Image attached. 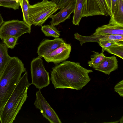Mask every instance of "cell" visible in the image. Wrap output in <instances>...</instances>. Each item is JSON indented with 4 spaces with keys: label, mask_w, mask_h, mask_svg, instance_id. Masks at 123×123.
Returning a JSON list of instances; mask_svg holds the SVG:
<instances>
[{
    "label": "cell",
    "mask_w": 123,
    "mask_h": 123,
    "mask_svg": "<svg viewBox=\"0 0 123 123\" xmlns=\"http://www.w3.org/2000/svg\"><path fill=\"white\" fill-rule=\"evenodd\" d=\"M123 80L118 83L115 86V91L117 92L121 97L123 96Z\"/></svg>",
    "instance_id": "obj_24"
},
{
    "label": "cell",
    "mask_w": 123,
    "mask_h": 123,
    "mask_svg": "<svg viewBox=\"0 0 123 123\" xmlns=\"http://www.w3.org/2000/svg\"><path fill=\"white\" fill-rule=\"evenodd\" d=\"M71 0H60L57 4L59 9H61L65 6Z\"/></svg>",
    "instance_id": "obj_26"
},
{
    "label": "cell",
    "mask_w": 123,
    "mask_h": 123,
    "mask_svg": "<svg viewBox=\"0 0 123 123\" xmlns=\"http://www.w3.org/2000/svg\"><path fill=\"white\" fill-rule=\"evenodd\" d=\"M86 0H76L72 20L73 25H79L82 17V13Z\"/></svg>",
    "instance_id": "obj_16"
},
{
    "label": "cell",
    "mask_w": 123,
    "mask_h": 123,
    "mask_svg": "<svg viewBox=\"0 0 123 123\" xmlns=\"http://www.w3.org/2000/svg\"><path fill=\"white\" fill-rule=\"evenodd\" d=\"M117 42H118L112 40H100L98 43L102 48V52H104L106 49Z\"/></svg>",
    "instance_id": "obj_23"
},
{
    "label": "cell",
    "mask_w": 123,
    "mask_h": 123,
    "mask_svg": "<svg viewBox=\"0 0 123 123\" xmlns=\"http://www.w3.org/2000/svg\"><path fill=\"white\" fill-rule=\"evenodd\" d=\"M11 58L8 54L7 47L0 43V76Z\"/></svg>",
    "instance_id": "obj_17"
},
{
    "label": "cell",
    "mask_w": 123,
    "mask_h": 123,
    "mask_svg": "<svg viewBox=\"0 0 123 123\" xmlns=\"http://www.w3.org/2000/svg\"><path fill=\"white\" fill-rule=\"evenodd\" d=\"M123 41L117 42L113 44L105 51L123 59Z\"/></svg>",
    "instance_id": "obj_18"
},
{
    "label": "cell",
    "mask_w": 123,
    "mask_h": 123,
    "mask_svg": "<svg viewBox=\"0 0 123 123\" xmlns=\"http://www.w3.org/2000/svg\"><path fill=\"white\" fill-rule=\"evenodd\" d=\"M31 30V27L24 21L16 20L4 21L0 28V38L3 40L13 36L18 38L24 34H30Z\"/></svg>",
    "instance_id": "obj_6"
},
{
    "label": "cell",
    "mask_w": 123,
    "mask_h": 123,
    "mask_svg": "<svg viewBox=\"0 0 123 123\" xmlns=\"http://www.w3.org/2000/svg\"><path fill=\"white\" fill-rule=\"evenodd\" d=\"M26 69L21 61L11 57L0 76V111L13 93Z\"/></svg>",
    "instance_id": "obj_2"
},
{
    "label": "cell",
    "mask_w": 123,
    "mask_h": 123,
    "mask_svg": "<svg viewBox=\"0 0 123 123\" xmlns=\"http://www.w3.org/2000/svg\"><path fill=\"white\" fill-rule=\"evenodd\" d=\"M118 62L115 56L107 57L100 63L93 68L109 75L111 72L118 69Z\"/></svg>",
    "instance_id": "obj_13"
},
{
    "label": "cell",
    "mask_w": 123,
    "mask_h": 123,
    "mask_svg": "<svg viewBox=\"0 0 123 123\" xmlns=\"http://www.w3.org/2000/svg\"><path fill=\"white\" fill-rule=\"evenodd\" d=\"M107 57L105 56L103 52L100 53H96L93 57L91 58V60L87 63L89 66L93 68L100 63Z\"/></svg>",
    "instance_id": "obj_21"
},
{
    "label": "cell",
    "mask_w": 123,
    "mask_h": 123,
    "mask_svg": "<svg viewBox=\"0 0 123 123\" xmlns=\"http://www.w3.org/2000/svg\"><path fill=\"white\" fill-rule=\"evenodd\" d=\"M36 96L34 104L36 108L40 110L43 117L51 123H61L56 113L42 94L40 90L36 92Z\"/></svg>",
    "instance_id": "obj_8"
},
{
    "label": "cell",
    "mask_w": 123,
    "mask_h": 123,
    "mask_svg": "<svg viewBox=\"0 0 123 123\" xmlns=\"http://www.w3.org/2000/svg\"><path fill=\"white\" fill-rule=\"evenodd\" d=\"M18 39L14 37L10 36L3 39V43L7 48L12 49L17 44Z\"/></svg>",
    "instance_id": "obj_22"
},
{
    "label": "cell",
    "mask_w": 123,
    "mask_h": 123,
    "mask_svg": "<svg viewBox=\"0 0 123 123\" xmlns=\"http://www.w3.org/2000/svg\"><path fill=\"white\" fill-rule=\"evenodd\" d=\"M116 40L119 42L123 41V35H115Z\"/></svg>",
    "instance_id": "obj_27"
},
{
    "label": "cell",
    "mask_w": 123,
    "mask_h": 123,
    "mask_svg": "<svg viewBox=\"0 0 123 123\" xmlns=\"http://www.w3.org/2000/svg\"><path fill=\"white\" fill-rule=\"evenodd\" d=\"M74 37L75 39L80 42L81 46H82L83 43L87 42H96L98 43L100 40H110L117 42H120L116 40L115 35L99 34L95 33L90 36H84L81 35L76 32L74 34Z\"/></svg>",
    "instance_id": "obj_12"
},
{
    "label": "cell",
    "mask_w": 123,
    "mask_h": 123,
    "mask_svg": "<svg viewBox=\"0 0 123 123\" xmlns=\"http://www.w3.org/2000/svg\"></svg>",
    "instance_id": "obj_31"
},
{
    "label": "cell",
    "mask_w": 123,
    "mask_h": 123,
    "mask_svg": "<svg viewBox=\"0 0 123 123\" xmlns=\"http://www.w3.org/2000/svg\"><path fill=\"white\" fill-rule=\"evenodd\" d=\"M92 72L82 67L79 62L65 61L52 68L50 79L55 89L80 90L90 81L88 74Z\"/></svg>",
    "instance_id": "obj_1"
},
{
    "label": "cell",
    "mask_w": 123,
    "mask_h": 123,
    "mask_svg": "<svg viewBox=\"0 0 123 123\" xmlns=\"http://www.w3.org/2000/svg\"><path fill=\"white\" fill-rule=\"evenodd\" d=\"M109 9L111 11V0H105Z\"/></svg>",
    "instance_id": "obj_28"
},
{
    "label": "cell",
    "mask_w": 123,
    "mask_h": 123,
    "mask_svg": "<svg viewBox=\"0 0 123 123\" xmlns=\"http://www.w3.org/2000/svg\"><path fill=\"white\" fill-rule=\"evenodd\" d=\"M4 21L0 13V28Z\"/></svg>",
    "instance_id": "obj_29"
},
{
    "label": "cell",
    "mask_w": 123,
    "mask_h": 123,
    "mask_svg": "<svg viewBox=\"0 0 123 123\" xmlns=\"http://www.w3.org/2000/svg\"><path fill=\"white\" fill-rule=\"evenodd\" d=\"M76 2V0H71L61 9L59 12L51 15L49 17L52 19L50 22L51 25L54 26L58 25L66 19L70 18L71 14L74 12Z\"/></svg>",
    "instance_id": "obj_10"
},
{
    "label": "cell",
    "mask_w": 123,
    "mask_h": 123,
    "mask_svg": "<svg viewBox=\"0 0 123 123\" xmlns=\"http://www.w3.org/2000/svg\"><path fill=\"white\" fill-rule=\"evenodd\" d=\"M29 16L32 25L42 26L47 19L55 13L59 8L54 2L48 0H43L28 7Z\"/></svg>",
    "instance_id": "obj_4"
},
{
    "label": "cell",
    "mask_w": 123,
    "mask_h": 123,
    "mask_svg": "<svg viewBox=\"0 0 123 123\" xmlns=\"http://www.w3.org/2000/svg\"><path fill=\"white\" fill-rule=\"evenodd\" d=\"M96 33L110 35H123V26L109 23L98 27Z\"/></svg>",
    "instance_id": "obj_14"
},
{
    "label": "cell",
    "mask_w": 123,
    "mask_h": 123,
    "mask_svg": "<svg viewBox=\"0 0 123 123\" xmlns=\"http://www.w3.org/2000/svg\"><path fill=\"white\" fill-rule=\"evenodd\" d=\"M71 49V45L65 42L62 43L58 48L43 58L48 62H51L57 64L68 58Z\"/></svg>",
    "instance_id": "obj_9"
},
{
    "label": "cell",
    "mask_w": 123,
    "mask_h": 123,
    "mask_svg": "<svg viewBox=\"0 0 123 123\" xmlns=\"http://www.w3.org/2000/svg\"><path fill=\"white\" fill-rule=\"evenodd\" d=\"M109 22L123 26V0H118V4Z\"/></svg>",
    "instance_id": "obj_15"
},
{
    "label": "cell",
    "mask_w": 123,
    "mask_h": 123,
    "mask_svg": "<svg viewBox=\"0 0 123 123\" xmlns=\"http://www.w3.org/2000/svg\"><path fill=\"white\" fill-rule=\"evenodd\" d=\"M118 0H111V16L113 14L118 5Z\"/></svg>",
    "instance_id": "obj_25"
},
{
    "label": "cell",
    "mask_w": 123,
    "mask_h": 123,
    "mask_svg": "<svg viewBox=\"0 0 123 123\" xmlns=\"http://www.w3.org/2000/svg\"><path fill=\"white\" fill-rule=\"evenodd\" d=\"M19 4L22 11L23 21L31 27L32 25L29 18L28 7L30 4L29 0H20Z\"/></svg>",
    "instance_id": "obj_20"
},
{
    "label": "cell",
    "mask_w": 123,
    "mask_h": 123,
    "mask_svg": "<svg viewBox=\"0 0 123 123\" xmlns=\"http://www.w3.org/2000/svg\"><path fill=\"white\" fill-rule=\"evenodd\" d=\"M97 15L111 16V11L105 0H86L82 17Z\"/></svg>",
    "instance_id": "obj_7"
},
{
    "label": "cell",
    "mask_w": 123,
    "mask_h": 123,
    "mask_svg": "<svg viewBox=\"0 0 123 123\" xmlns=\"http://www.w3.org/2000/svg\"><path fill=\"white\" fill-rule=\"evenodd\" d=\"M41 30L46 36L52 37L55 38H59L60 35V31L51 25L42 26Z\"/></svg>",
    "instance_id": "obj_19"
},
{
    "label": "cell",
    "mask_w": 123,
    "mask_h": 123,
    "mask_svg": "<svg viewBox=\"0 0 123 123\" xmlns=\"http://www.w3.org/2000/svg\"><path fill=\"white\" fill-rule=\"evenodd\" d=\"M65 41L62 38H57L50 40L43 39L38 47L37 53L38 56L43 57L59 47Z\"/></svg>",
    "instance_id": "obj_11"
},
{
    "label": "cell",
    "mask_w": 123,
    "mask_h": 123,
    "mask_svg": "<svg viewBox=\"0 0 123 123\" xmlns=\"http://www.w3.org/2000/svg\"><path fill=\"white\" fill-rule=\"evenodd\" d=\"M11 1H15L17 3L19 4V2L20 0H10Z\"/></svg>",
    "instance_id": "obj_30"
},
{
    "label": "cell",
    "mask_w": 123,
    "mask_h": 123,
    "mask_svg": "<svg viewBox=\"0 0 123 123\" xmlns=\"http://www.w3.org/2000/svg\"><path fill=\"white\" fill-rule=\"evenodd\" d=\"M31 84L26 72L21 77L12 95L0 111V122L12 123L27 98V92Z\"/></svg>",
    "instance_id": "obj_3"
},
{
    "label": "cell",
    "mask_w": 123,
    "mask_h": 123,
    "mask_svg": "<svg viewBox=\"0 0 123 123\" xmlns=\"http://www.w3.org/2000/svg\"><path fill=\"white\" fill-rule=\"evenodd\" d=\"M32 82L37 88L41 90L50 84L49 73L45 69L43 60L38 56L33 59L31 64Z\"/></svg>",
    "instance_id": "obj_5"
}]
</instances>
